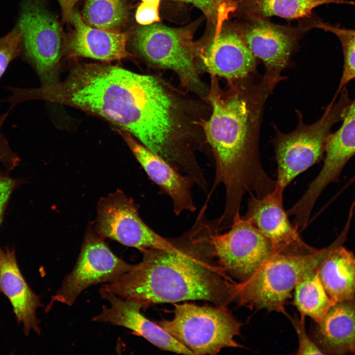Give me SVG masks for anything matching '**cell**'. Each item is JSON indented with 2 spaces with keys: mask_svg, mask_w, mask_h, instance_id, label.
<instances>
[{
  "mask_svg": "<svg viewBox=\"0 0 355 355\" xmlns=\"http://www.w3.org/2000/svg\"><path fill=\"white\" fill-rule=\"evenodd\" d=\"M284 78L256 73L230 81L225 92L213 82L209 98L213 112L204 125L215 169L207 196L211 197L219 184L224 186L225 204L221 217L226 221H232L240 213L246 193L261 198L276 188V180L268 175L261 164L258 139L265 102Z\"/></svg>",
  "mask_w": 355,
  "mask_h": 355,
  "instance_id": "6da1fadb",
  "label": "cell"
},
{
  "mask_svg": "<svg viewBox=\"0 0 355 355\" xmlns=\"http://www.w3.org/2000/svg\"><path fill=\"white\" fill-rule=\"evenodd\" d=\"M206 199L191 227L171 238L173 250L146 248L142 261L100 291L131 300L146 309L155 304L204 300L226 306L234 302L235 283L218 264L213 242L219 232L209 219Z\"/></svg>",
  "mask_w": 355,
  "mask_h": 355,
  "instance_id": "7a4b0ae2",
  "label": "cell"
},
{
  "mask_svg": "<svg viewBox=\"0 0 355 355\" xmlns=\"http://www.w3.org/2000/svg\"><path fill=\"white\" fill-rule=\"evenodd\" d=\"M351 222L329 245L309 253H277L264 263L248 279L235 284L234 302L250 308L285 314L284 305L297 283L306 274L317 270L335 248L347 239Z\"/></svg>",
  "mask_w": 355,
  "mask_h": 355,
  "instance_id": "3957f363",
  "label": "cell"
},
{
  "mask_svg": "<svg viewBox=\"0 0 355 355\" xmlns=\"http://www.w3.org/2000/svg\"><path fill=\"white\" fill-rule=\"evenodd\" d=\"M334 97L322 116L315 123L303 122L302 114L296 111L298 122L288 133L276 129L274 146L277 163L276 187L284 190L298 175L320 160L325 153L330 130L342 120L352 100L346 87Z\"/></svg>",
  "mask_w": 355,
  "mask_h": 355,
  "instance_id": "277c9868",
  "label": "cell"
},
{
  "mask_svg": "<svg viewBox=\"0 0 355 355\" xmlns=\"http://www.w3.org/2000/svg\"><path fill=\"white\" fill-rule=\"evenodd\" d=\"M172 304L173 319L156 323L194 355H216L225 348L242 347L235 340L242 323L226 306Z\"/></svg>",
  "mask_w": 355,
  "mask_h": 355,
  "instance_id": "5b68a950",
  "label": "cell"
},
{
  "mask_svg": "<svg viewBox=\"0 0 355 355\" xmlns=\"http://www.w3.org/2000/svg\"><path fill=\"white\" fill-rule=\"evenodd\" d=\"M213 242L218 264L227 274L241 282L278 253L271 242L240 213L227 232L214 234Z\"/></svg>",
  "mask_w": 355,
  "mask_h": 355,
  "instance_id": "8992f818",
  "label": "cell"
},
{
  "mask_svg": "<svg viewBox=\"0 0 355 355\" xmlns=\"http://www.w3.org/2000/svg\"><path fill=\"white\" fill-rule=\"evenodd\" d=\"M133 266L115 255L100 235L88 233L73 268L51 297L49 305L59 302L71 306L86 288L112 282Z\"/></svg>",
  "mask_w": 355,
  "mask_h": 355,
  "instance_id": "52a82bcc",
  "label": "cell"
},
{
  "mask_svg": "<svg viewBox=\"0 0 355 355\" xmlns=\"http://www.w3.org/2000/svg\"><path fill=\"white\" fill-rule=\"evenodd\" d=\"M96 230L99 235L139 249L156 248L173 250L171 238L164 237L141 218L135 202L117 191L100 201Z\"/></svg>",
  "mask_w": 355,
  "mask_h": 355,
  "instance_id": "ba28073f",
  "label": "cell"
},
{
  "mask_svg": "<svg viewBox=\"0 0 355 355\" xmlns=\"http://www.w3.org/2000/svg\"><path fill=\"white\" fill-rule=\"evenodd\" d=\"M27 4L18 26L25 53L42 85H51L58 81L57 69L63 44L61 30L55 17L39 4Z\"/></svg>",
  "mask_w": 355,
  "mask_h": 355,
  "instance_id": "9c48e42d",
  "label": "cell"
},
{
  "mask_svg": "<svg viewBox=\"0 0 355 355\" xmlns=\"http://www.w3.org/2000/svg\"><path fill=\"white\" fill-rule=\"evenodd\" d=\"M254 56L264 63L265 73L281 75L290 64L298 41L308 31L299 25L284 26L269 20L243 19L231 24Z\"/></svg>",
  "mask_w": 355,
  "mask_h": 355,
  "instance_id": "30bf717a",
  "label": "cell"
},
{
  "mask_svg": "<svg viewBox=\"0 0 355 355\" xmlns=\"http://www.w3.org/2000/svg\"><path fill=\"white\" fill-rule=\"evenodd\" d=\"M135 43L149 62L176 71L189 84H198L193 43L184 31L159 24L143 26L136 32Z\"/></svg>",
  "mask_w": 355,
  "mask_h": 355,
  "instance_id": "8fae6325",
  "label": "cell"
},
{
  "mask_svg": "<svg viewBox=\"0 0 355 355\" xmlns=\"http://www.w3.org/2000/svg\"><path fill=\"white\" fill-rule=\"evenodd\" d=\"M284 191L276 187L261 198L249 195L243 216L271 242L278 253L300 255L312 252L317 248L302 240L288 219L283 206Z\"/></svg>",
  "mask_w": 355,
  "mask_h": 355,
  "instance_id": "7c38bea8",
  "label": "cell"
},
{
  "mask_svg": "<svg viewBox=\"0 0 355 355\" xmlns=\"http://www.w3.org/2000/svg\"><path fill=\"white\" fill-rule=\"evenodd\" d=\"M119 132L147 176L162 194L170 198L174 213L178 216L185 212H195L197 208L192 193L195 185L194 180L138 142L127 131Z\"/></svg>",
  "mask_w": 355,
  "mask_h": 355,
  "instance_id": "4fadbf2b",
  "label": "cell"
},
{
  "mask_svg": "<svg viewBox=\"0 0 355 355\" xmlns=\"http://www.w3.org/2000/svg\"><path fill=\"white\" fill-rule=\"evenodd\" d=\"M99 292L102 298L107 301L110 306H103L101 312L92 319V321L128 328L135 335L142 337L164 351L183 355H194L188 348L158 324L145 317L141 313L142 307L139 304L110 292Z\"/></svg>",
  "mask_w": 355,
  "mask_h": 355,
  "instance_id": "5bb4252c",
  "label": "cell"
},
{
  "mask_svg": "<svg viewBox=\"0 0 355 355\" xmlns=\"http://www.w3.org/2000/svg\"><path fill=\"white\" fill-rule=\"evenodd\" d=\"M207 70L229 81L256 73L257 60L231 24L221 27L202 54Z\"/></svg>",
  "mask_w": 355,
  "mask_h": 355,
  "instance_id": "9a60e30c",
  "label": "cell"
},
{
  "mask_svg": "<svg viewBox=\"0 0 355 355\" xmlns=\"http://www.w3.org/2000/svg\"><path fill=\"white\" fill-rule=\"evenodd\" d=\"M0 292L8 299L17 320L22 324L27 336L31 331L40 333L37 308L40 297L29 286L18 266L15 251L9 248L0 249Z\"/></svg>",
  "mask_w": 355,
  "mask_h": 355,
  "instance_id": "2e32d148",
  "label": "cell"
},
{
  "mask_svg": "<svg viewBox=\"0 0 355 355\" xmlns=\"http://www.w3.org/2000/svg\"><path fill=\"white\" fill-rule=\"evenodd\" d=\"M340 128L329 135L323 166L305 192L306 197L317 201L325 188L338 180L343 169L355 155V98L352 101Z\"/></svg>",
  "mask_w": 355,
  "mask_h": 355,
  "instance_id": "e0dca14e",
  "label": "cell"
},
{
  "mask_svg": "<svg viewBox=\"0 0 355 355\" xmlns=\"http://www.w3.org/2000/svg\"><path fill=\"white\" fill-rule=\"evenodd\" d=\"M71 22L74 29L67 44L70 56L106 62L121 60L129 56L126 33L91 27L83 21L79 13L74 11Z\"/></svg>",
  "mask_w": 355,
  "mask_h": 355,
  "instance_id": "ac0fdd59",
  "label": "cell"
},
{
  "mask_svg": "<svg viewBox=\"0 0 355 355\" xmlns=\"http://www.w3.org/2000/svg\"><path fill=\"white\" fill-rule=\"evenodd\" d=\"M316 324L313 341L324 355H355V298L335 303Z\"/></svg>",
  "mask_w": 355,
  "mask_h": 355,
  "instance_id": "d6986e66",
  "label": "cell"
},
{
  "mask_svg": "<svg viewBox=\"0 0 355 355\" xmlns=\"http://www.w3.org/2000/svg\"><path fill=\"white\" fill-rule=\"evenodd\" d=\"M329 4L355 6L349 0H230L228 11L239 19L269 20L278 16L287 20L311 17L314 9Z\"/></svg>",
  "mask_w": 355,
  "mask_h": 355,
  "instance_id": "ffe728a7",
  "label": "cell"
},
{
  "mask_svg": "<svg viewBox=\"0 0 355 355\" xmlns=\"http://www.w3.org/2000/svg\"><path fill=\"white\" fill-rule=\"evenodd\" d=\"M318 275L335 303L355 298V255L343 245L328 254L319 267Z\"/></svg>",
  "mask_w": 355,
  "mask_h": 355,
  "instance_id": "44dd1931",
  "label": "cell"
},
{
  "mask_svg": "<svg viewBox=\"0 0 355 355\" xmlns=\"http://www.w3.org/2000/svg\"><path fill=\"white\" fill-rule=\"evenodd\" d=\"M293 303L301 315L320 323L335 304L326 292L318 269L304 275L294 287Z\"/></svg>",
  "mask_w": 355,
  "mask_h": 355,
  "instance_id": "7402d4cb",
  "label": "cell"
},
{
  "mask_svg": "<svg viewBox=\"0 0 355 355\" xmlns=\"http://www.w3.org/2000/svg\"><path fill=\"white\" fill-rule=\"evenodd\" d=\"M81 16L91 27L119 32L126 20L127 9L125 0H85Z\"/></svg>",
  "mask_w": 355,
  "mask_h": 355,
  "instance_id": "603a6c76",
  "label": "cell"
},
{
  "mask_svg": "<svg viewBox=\"0 0 355 355\" xmlns=\"http://www.w3.org/2000/svg\"><path fill=\"white\" fill-rule=\"evenodd\" d=\"M311 26L312 29H319L332 34L341 44L344 64L342 76L335 94L338 95L348 83L355 79V29L323 22L315 15L312 19Z\"/></svg>",
  "mask_w": 355,
  "mask_h": 355,
  "instance_id": "cb8c5ba5",
  "label": "cell"
},
{
  "mask_svg": "<svg viewBox=\"0 0 355 355\" xmlns=\"http://www.w3.org/2000/svg\"><path fill=\"white\" fill-rule=\"evenodd\" d=\"M22 33L18 26L0 38V78L10 62L21 52Z\"/></svg>",
  "mask_w": 355,
  "mask_h": 355,
  "instance_id": "d4e9b609",
  "label": "cell"
},
{
  "mask_svg": "<svg viewBox=\"0 0 355 355\" xmlns=\"http://www.w3.org/2000/svg\"><path fill=\"white\" fill-rule=\"evenodd\" d=\"M305 316L300 317L295 316L290 320L297 333L298 339L297 355H324L315 342L308 335L305 323Z\"/></svg>",
  "mask_w": 355,
  "mask_h": 355,
  "instance_id": "484cf974",
  "label": "cell"
},
{
  "mask_svg": "<svg viewBox=\"0 0 355 355\" xmlns=\"http://www.w3.org/2000/svg\"><path fill=\"white\" fill-rule=\"evenodd\" d=\"M158 8V6L142 2L136 10V21L142 26L149 25L159 21Z\"/></svg>",
  "mask_w": 355,
  "mask_h": 355,
  "instance_id": "4316f807",
  "label": "cell"
},
{
  "mask_svg": "<svg viewBox=\"0 0 355 355\" xmlns=\"http://www.w3.org/2000/svg\"><path fill=\"white\" fill-rule=\"evenodd\" d=\"M5 113L0 117V162L9 167L15 166L19 158L11 149L7 140L1 132V128L7 116Z\"/></svg>",
  "mask_w": 355,
  "mask_h": 355,
  "instance_id": "83f0119b",
  "label": "cell"
},
{
  "mask_svg": "<svg viewBox=\"0 0 355 355\" xmlns=\"http://www.w3.org/2000/svg\"><path fill=\"white\" fill-rule=\"evenodd\" d=\"M14 187V182L10 178L0 175V223L7 201Z\"/></svg>",
  "mask_w": 355,
  "mask_h": 355,
  "instance_id": "f1b7e54d",
  "label": "cell"
},
{
  "mask_svg": "<svg viewBox=\"0 0 355 355\" xmlns=\"http://www.w3.org/2000/svg\"><path fill=\"white\" fill-rule=\"evenodd\" d=\"M191 3L206 13H213L221 3L225 1L227 6L230 0H172Z\"/></svg>",
  "mask_w": 355,
  "mask_h": 355,
  "instance_id": "f546056e",
  "label": "cell"
},
{
  "mask_svg": "<svg viewBox=\"0 0 355 355\" xmlns=\"http://www.w3.org/2000/svg\"><path fill=\"white\" fill-rule=\"evenodd\" d=\"M78 0H58L62 10L64 21H71V17L74 12V6Z\"/></svg>",
  "mask_w": 355,
  "mask_h": 355,
  "instance_id": "4dcf8cb0",
  "label": "cell"
},
{
  "mask_svg": "<svg viewBox=\"0 0 355 355\" xmlns=\"http://www.w3.org/2000/svg\"><path fill=\"white\" fill-rule=\"evenodd\" d=\"M143 2L159 6L160 0H142Z\"/></svg>",
  "mask_w": 355,
  "mask_h": 355,
  "instance_id": "1f68e13d",
  "label": "cell"
},
{
  "mask_svg": "<svg viewBox=\"0 0 355 355\" xmlns=\"http://www.w3.org/2000/svg\"><path fill=\"white\" fill-rule=\"evenodd\" d=\"M7 101L9 102L8 99L7 100ZM11 106H12V107H13V106H12L11 105Z\"/></svg>",
  "mask_w": 355,
  "mask_h": 355,
  "instance_id": "d6a6232c",
  "label": "cell"
}]
</instances>
